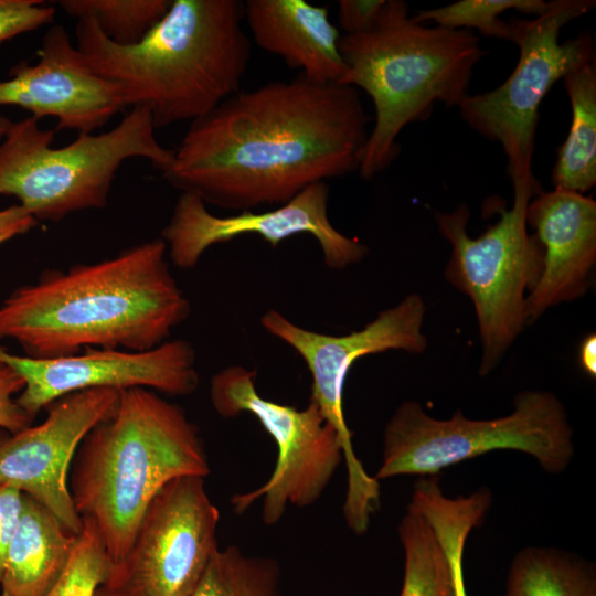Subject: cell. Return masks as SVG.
<instances>
[{
  "instance_id": "obj_24",
  "label": "cell",
  "mask_w": 596,
  "mask_h": 596,
  "mask_svg": "<svg viewBox=\"0 0 596 596\" xmlns=\"http://www.w3.org/2000/svg\"><path fill=\"white\" fill-rule=\"evenodd\" d=\"M279 576L273 558L219 547L190 596H278Z\"/></svg>"
},
{
  "instance_id": "obj_9",
  "label": "cell",
  "mask_w": 596,
  "mask_h": 596,
  "mask_svg": "<svg viewBox=\"0 0 596 596\" xmlns=\"http://www.w3.org/2000/svg\"><path fill=\"white\" fill-rule=\"evenodd\" d=\"M595 4L594 0H552L533 19L508 20L509 41L519 47L513 72L497 88L469 94L458 106L472 130L501 146L513 188L542 191L532 168L539 108L558 79L595 60V41L589 32L560 42L562 29Z\"/></svg>"
},
{
  "instance_id": "obj_5",
  "label": "cell",
  "mask_w": 596,
  "mask_h": 596,
  "mask_svg": "<svg viewBox=\"0 0 596 596\" xmlns=\"http://www.w3.org/2000/svg\"><path fill=\"white\" fill-rule=\"evenodd\" d=\"M339 49L345 64L341 84L362 89L374 106L358 170L365 180L397 158L407 125L426 120L437 103L460 105L487 54L472 31L419 23L401 0H385L374 25L341 35Z\"/></svg>"
},
{
  "instance_id": "obj_34",
  "label": "cell",
  "mask_w": 596,
  "mask_h": 596,
  "mask_svg": "<svg viewBox=\"0 0 596 596\" xmlns=\"http://www.w3.org/2000/svg\"><path fill=\"white\" fill-rule=\"evenodd\" d=\"M11 124L12 121L9 118L0 116V139L4 137Z\"/></svg>"
},
{
  "instance_id": "obj_16",
  "label": "cell",
  "mask_w": 596,
  "mask_h": 596,
  "mask_svg": "<svg viewBox=\"0 0 596 596\" xmlns=\"http://www.w3.org/2000/svg\"><path fill=\"white\" fill-rule=\"evenodd\" d=\"M38 56L0 82V105L21 107L39 120L53 117L57 130L78 134L103 128L128 107L121 88L87 65L63 25L46 31Z\"/></svg>"
},
{
  "instance_id": "obj_17",
  "label": "cell",
  "mask_w": 596,
  "mask_h": 596,
  "mask_svg": "<svg viewBox=\"0 0 596 596\" xmlns=\"http://www.w3.org/2000/svg\"><path fill=\"white\" fill-rule=\"evenodd\" d=\"M526 224L543 249L540 277L525 299L530 322L586 292L596 263V202L573 191H542L529 202Z\"/></svg>"
},
{
  "instance_id": "obj_33",
  "label": "cell",
  "mask_w": 596,
  "mask_h": 596,
  "mask_svg": "<svg viewBox=\"0 0 596 596\" xmlns=\"http://www.w3.org/2000/svg\"><path fill=\"white\" fill-rule=\"evenodd\" d=\"M579 363L583 370L595 377L596 375V336L588 334L581 343Z\"/></svg>"
},
{
  "instance_id": "obj_14",
  "label": "cell",
  "mask_w": 596,
  "mask_h": 596,
  "mask_svg": "<svg viewBox=\"0 0 596 596\" xmlns=\"http://www.w3.org/2000/svg\"><path fill=\"white\" fill-rule=\"evenodd\" d=\"M0 362L21 376L17 402L33 419L53 402L79 391L143 387L188 396L199 386L195 351L184 339H169L146 351L87 349L51 359L11 353L0 344Z\"/></svg>"
},
{
  "instance_id": "obj_3",
  "label": "cell",
  "mask_w": 596,
  "mask_h": 596,
  "mask_svg": "<svg viewBox=\"0 0 596 596\" xmlns=\"http://www.w3.org/2000/svg\"><path fill=\"white\" fill-rule=\"evenodd\" d=\"M244 1L172 0L137 43L119 45L94 19H77L76 47L128 107L149 109L156 129L193 121L241 89L251 58Z\"/></svg>"
},
{
  "instance_id": "obj_20",
  "label": "cell",
  "mask_w": 596,
  "mask_h": 596,
  "mask_svg": "<svg viewBox=\"0 0 596 596\" xmlns=\"http://www.w3.org/2000/svg\"><path fill=\"white\" fill-rule=\"evenodd\" d=\"M570 98V131L552 170L554 189L584 194L596 184V67L581 64L563 78Z\"/></svg>"
},
{
  "instance_id": "obj_4",
  "label": "cell",
  "mask_w": 596,
  "mask_h": 596,
  "mask_svg": "<svg viewBox=\"0 0 596 596\" xmlns=\"http://www.w3.org/2000/svg\"><path fill=\"white\" fill-rule=\"evenodd\" d=\"M209 473L199 429L184 409L155 391L132 387L120 391L115 412L82 440L68 487L77 513L95 523L115 566L168 482Z\"/></svg>"
},
{
  "instance_id": "obj_35",
  "label": "cell",
  "mask_w": 596,
  "mask_h": 596,
  "mask_svg": "<svg viewBox=\"0 0 596 596\" xmlns=\"http://www.w3.org/2000/svg\"><path fill=\"white\" fill-rule=\"evenodd\" d=\"M95 596H118V595H116L115 593L110 592V590L107 589L106 587L100 586V587L97 589Z\"/></svg>"
},
{
  "instance_id": "obj_13",
  "label": "cell",
  "mask_w": 596,
  "mask_h": 596,
  "mask_svg": "<svg viewBox=\"0 0 596 596\" xmlns=\"http://www.w3.org/2000/svg\"><path fill=\"white\" fill-rule=\"evenodd\" d=\"M329 194L328 183L318 182L275 209L219 216L198 196L181 193L160 238L167 245L170 262L189 269L210 247L243 235H257L276 247L289 237L308 234L317 240L324 265L342 270L361 262L369 248L356 237L338 231L330 222Z\"/></svg>"
},
{
  "instance_id": "obj_2",
  "label": "cell",
  "mask_w": 596,
  "mask_h": 596,
  "mask_svg": "<svg viewBox=\"0 0 596 596\" xmlns=\"http://www.w3.org/2000/svg\"><path fill=\"white\" fill-rule=\"evenodd\" d=\"M167 257L158 237L99 262L45 270L0 305V340L34 359L156 348L191 313Z\"/></svg>"
},
{
  "instance_id": "obj_11",
  "label": "cell",
  "mask_w": 596,
  "mask_h": 596,
  "mask_svg": "<svg viewBox=\"0 0 596 596\" xmlns=\"http://www.w3.org/2000/svg\"><path fill=\"white\" fill-rule=\"evenodd\" d=\"M256 372L230 365L210 381V401L224 418L243 413L254 416L277 447V459L269 478L258 488L235 494L231 504L245 512L262 499V520L273 525L289 505L316 503L343 460L340 438L316 404L305 408L263 397L256 389Z\"/></svg>"
},
{
  "instance_id": "obj_28",
  "label": "cell",
  "mask_w": 596,
  "mask_h": 596,
  "mask_svg": "<svg viewBox=\"0 0 596 596\" xmlns=\"http://www.w3.org/2000/svg\"><path fill=\"white\" fill-rule=\"evenodd\" d=\"M55 7L41 0H0V44L51 24Z\"/></svg>"
},
{
  "instance_id": "obj_32",
  "label": "cell",
  "mask_w": 596,
  "mask_h": 596,
  "mask_svg": "<svg viewBox=\"0 0 596 596\" xmlns=\"http://www.w3.org/2000/svg\"><path fill=\"white\" fill-rule=\"evenodd\" d=\"M36 224L38 221L19 204L0 209V245L28 233Z\"/></svg>"
},
{
  "instance_id": "obj_12",
  "label": "cell",
  "mask_w": 596,
  "mask_h": 596,
  "mask_svg": "<svg viewBox=\"0 0 596 596\" xmlns=\"http://www.w3.org/2000/svg\"><path fill=\"white\" fill-rule=\"evenodd\" d=\"M220 511L200 476L168 482L103 585L118 596H190L217 546Z\"/></svg>"
},
{
  "instance_id": "obj_18",
  "label": "cell",
  "mask_w": 596,
  "mask_h": 596,
  "mask_svg": "<svg viewBox=\"0 0 596 596\" xmlns=\"http://www.w3.org/2000/svg\"><path fill=\"white\" fill-rule=\"evenodd\" d=\"M244 21L254 42L317 83H341L340 32L328 8L304 0H246Z\"/></svg>"
},
{
  "instance_id": "obj_31",
  "label": "cell",
  "mask_w": 596,
  "mask_h": 596,
  "mask_svg": "<svg viewBox=\"0 0 596 596\" xmlns=\"http://www.w3.org/2000/svg\"><path fill=\"white\" fill-rule=\"evenodd\" d=\"M23 507V493L10 486H0V581L9 544L17 530Z\"/></svg>"
},
{
  "instance_id": "obj_10",
  "label": "cell",
  "mask_w": 596,
  "mask_h": 596,
  "mask_svg": "<svg viewBox=\"0 0 596 596\" xmlns=\"http://www.w3.org/2000/svg\"><path fill=\"white\" fill-rule=\"evenodd\" d=\"M425 313L423 298L411 294L379 312L361 330L342 336L306 329L276 309L267 310L259 320L266 332L291 347L304 360L311 375L310 402L318 406L340 438L348 473L342 513L355 534L368 531L380 508L381 487L354 453L352 432L343 409L345 379L353 363L362 356L390 350L424 352L428 344L422 331Z\"/></svg>"
},
{
  "instance_id": "obj_30",
  "label": "cell",
  "mask_w": 596,
  "mask_h": 596,
  "mask_svg": "<svg viewBox=\"0 0 596 596\" xmlns=\"http://www.w3.org/2000/svg\"><path fill=\"white\" fill-rule=\"evenodd\" d=\"M385 0H340L338 23L344 35L358 34L372 28Z\"/></svg>"
},
{
  "instance_id": "obj_29",
  "label": "cell",
  "mask_w": 596,
  "mask_h": 596,
  "mask_svg": "<svg viewBox=\"0 0 596 596\" xmlns=\"http://www.w3.org/2000/svg\"><path fill=\"white\" fill-rule=\"evenodd\" d=\"M23 389L21 376L9 365L0 362V428L13 434L32 425L30 417L17 402Z\"/></svg>"
},
{
  "instance_id": "obj_22",
  "label": "cell",
  "mask_w": 596,
  "mask_h": 596,
  "mask_svg": "<svg viewBox=\"0 0 596 596\" xmlns=\"http://www.w3.org/2000/svg\"><path fill=\"white\" fill-rule=\"evenodd\" d=\"M503 596H596L595 567L562 549L526 546L511 562Z\"/></svg>"
},
{
  "instance_id": "obj_6",
  "label": "cell",
  "mask_w": 596,
  "mask_h": 596,
  "mask_svg": "<svg viewBox=\"0 0 596 596\" xmlns=\"http://www.w3.org/2000/svg\"><path fill=\"white\" fill-rule=\"evenodd\" d=\"M156 130L149 109L134 106L111 129L78 134L55 148V130L43 129L38 118L12 121L0 143V194L18 199L38 222L104 209L126 160L147 159L160 171L170 164L173 150Z\"/></svg>"
},
{
  "instance_id": "obj_7",
  "label": "cell",
  "mask_w": 596,
  "mask_h": 596,
  "mask_svg": "<svg viewBox=\"0 0 596 596\" xmlns=\"http://www.w3.org/2000/svg\"><path fill=\"white\" fill-rule=\"evenodd\" d=\"M493 450L532 456L549 473H561L574 456L573 429L565 406L547 391H523L513 411L492 419H471L460 409L435 418L416 401L401 403L383 433L382 462L373 476H438L439 471Z\"/></svg>"
},
{
  "instance_id": "obj_21",
  "label": "cell",
  "mask_w": 596,
  "mask_h": 596,
  "mask_svg": "<svg viewBox=\"0 0 596 596\" xmlns=\"http://www.w3.org/2000/svg\"><path fill=\"white\" fill-rule=\"evenodd\" d=\"M492 501L488 488L468 496L447 497L437 476L419 477L408 505L432 526L453 571L455 596H468L464 581L462 557L469 533L485 520Z\"/></svg>"
},
{
  "instance_id": "obj_19",
  "label": "cell",
  "mask_w": 596,
  "mask_h": 596,
  "mask_svg": "<svg viewBox=\"0 0 596 596\" xmlns=\"http://www.w3.org/2000/svg\"><path fill=\"white\" fill-rule=\"evenodd\" d=\"M78 535L23 493L21 517L6 554L1 596H46L66 570Z\"/></svg>"
},
{
  "instance_id": "obj_1",
  "label": "cell",
  "mask_w": 596,
  "mask_h": 596,
  "mask_svg": "<svg viewBox=\"0 0 596 596\" xmlns=\"http://www.w3.org/2000/svg\"><path fill=\"white\" fill-rule=\"evenodd\" d=\"M370 117L360 91L298 74L240 89L190 123L162 178L206 205H281L359 170Z\"/></svg>"
},
{
  "instance_id": "obj_27",
  "label": "cell",
  "mask_w": 596,
  "mask_h": 596,
  "mask_svg": "<svg viewBox=\"0 0 596 596\" xmlns=\"http://www.w3.org/2000/svg\"><path fill=\"white\" fill-rule=\"evenodd\" d=\"M82 520L83 530L70 563L46 596H95L109 576L113 564L96 525L91 519Z\"/></svg>"
},
{
  "instance_id": "obj_15",
  "label": "cell",
  "mask_w": 596,
  "mask_h": 596,
  "mask_svg": "<svg viewBox=\"0 0 596 596\" xmlns=\"http://www.w3.org/2000/svg\"><path fill=\"white\" fill-rule=\"evenodd\" d=\"M120 391L92 389L65 395L45 409L38 425L0 437V486H10L50 510L72 533L79 534L68 477L85 436L116 409Z\"/></svg>"
},
{
  "instance_id": "obj_23",
  "label": "cell",
  "mask_w": 596,
  "mask_h": 596,
  "mask_svg": "<svg viewBox=\"0 0 596 596\" xmlns=\"http://www.w3.org/2000/svg\"><path fill=\"white\" fill-rule=\"evenodd\" d=\"M397 533L404 550L400 596H455L449 560L426 519L407 505Z\"/></svg>"
},
{
  "instance_id": "obj_8",
  "label": "cell",
  "mask_w": 596,
  "mask_h": 596,
  "mask_svg": "<svg viewBox=\"0 0 596 596\" xmlns=\"http://www.w3.org/2000/svg\"><path fill=\"white\" fill-rule=\"evenodd\" d=\"M539 193L528 187H514L512 206L492 204L500 216L477 238L467 230L470 210L466 204L451 212L435 213L440 235L451 245L445 277L470 297L475 307L482 345V376L497 368L528 323L525 292L540 277L543 249L528 232L526 209Z\"/></svg>"
},
{
  "instance_id": "obj_25",
  "label": "cell",
  "mask_w": 596,
  "mask_h": 596,
  "mask_svg": "<svg viewBox=\"0 0 596 596\" xmlns=\"http://www.w3.org/2000/svg\"><path fill=\"white\" fill-rule=\"evenodd\" d=\"M55 3L73 18H93L114 43L131 45L160 21L171 0H60Z\"/></svg>"
},
{
  "instance_id": "obj_26",
  "label": "cell",
  "mask_w": 596,
  "mask_h": 596,
  "mask_svg": "<svg viewBox=\"0 0 596 596\" xmlns=\"http://www.w3.org/2000/svg\"><path fill=\"white\" fill-rule=\"evenodd\" d=\"M543 0H460L438 8L421 10L413 18L419 23H433L447 29H476L481 34L510 39L509 22L500 15L509 10L538 17L545 11Z\"/></svg>"
}]
</instances>
